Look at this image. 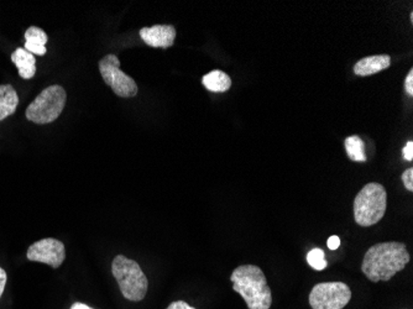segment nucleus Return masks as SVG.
<instances>
[{
	"instance_id": "obj_1",
	"label": "nucleus",
	"mask_w": 413,
	"mask_h": 309,
	"mask_svg": "<svg viewBox=\"0 0 413 309\" xmlns=\"http://www.w3.org/2000/svg\"><path fill=\"white\" fill-rule=\"evenodd\" d=\"M410 259L407 247L403 243H379L366 251L361 271L371 282H387L396 273L403 271Z\"/></svg>"
},
{
	"instance_id": "obj_2",
	"label": "nucleus",
	"mask_w": 413,
	"mask_h": 309,
	"mask_svg": "<svg viewBox=\"0 0 413 309\" xmlns=\"http://www.w3.org/2000/svg\"><path fill=\"white\" fill-rule=\"evenodd\" d=\"M233 289L240 294L249 309H270L273 294L263 270L255 265L236 267L231 276Z\"/></svg>"
},
{
	"instance_id": "obj_3",
	"label": "nucleus",
	"mask_w": 413,
	"mask_h": 309,
	"mask_svg": "<svg viewBox=\"0 0 413 309\" xmlns=\"http://www.w3.org/2000/svg\"><path fill=\"white\" fill-rule=\"evenodd\" d=\"M386 188L376 182L368 183L354 199L355 222L364 228L377 224L386 213Z\"/></svg>"
},
{
	"instance_id": "obj_4",
	"label": "nucleus",
	"mask_w": 413,
	"mask_h": 309,
	"mask_svg": "<svg viewBox=\"0 0 413 309\" xmlns=\"http://www.w3.org/2000/svg\"><path fill=\"white\" fill-rule=\"evenodd\" d=\"M112 272L124 299L131 302H140L145 299L149 281L138 262L118 255L112 264Z\"/></svg>"
},
{
	"instance_id": "obj_5",
	"label": "nucleus",
	"mask_w": 413,
	"mask_h": 309,
	"mask_svg": "<svg viewBox=\"0 0 413 309\" xmlns=\"http://www.w3.org/2000/svg\"><path fill=\"white\" fill-rule=\"evenodd\" d=\"M67 101V93L59 85H50L38 94L27 109V120L35 124H50L61 115Z\"/></svg>"
},
{
	"instance_id": "obj_6",
	"label": "nucleus",
	"mask_w": 413,
	"mask_h": 309,
	"mask_svg": "<svg viewBox=\"0 0 413 309\" xmlns=\"http://www.w3.org/2000/svg\"><path fill=\"white\" fill-rule=\"evenodd\" d=\"M99 71L108 87L120 98H133L138 94V85L130 76L120 70V61L115 55H107L99 61Z\"/></svg>"
},
{
	"instance_id": "obj_7",
	"label": "nucleus",
	"mask_w": 413,
	"mask_h": 309,
	"mask_svg": "<svg viewBox=\"0 0 413 309\" xmlns=\"http://www.w3.org/2000/svg\"><path fill=\"white\" fill-rule=\"evenodd\" d=\"M352 299V291L344 282L317 283L310 294L312 309H343Z\"/></svg>"
},
{
	"instance_id": "obj_8",
	"label": "nucleus",
	"mask_w": 413,
	"mask_h": 309,
	"mask_svg": "<svg viewBox=\"0 0 413 309\" xmlns=\"http://www.w3.org/2000/svg\"><path fill=\"white\" fill-rule=\"evenodd\" d=\"M30 261L46 264L52 268H59L66 259L65 245L62 241L52 238L38 240L27 249Z\"/></svg>"
},
{
	"instance_id": "obj_9",
	"label": "nucleus",
	"mask_w": 413,
	"mask_h": 309,
	"mask_svg": "<svg viewBox=\"0 0 413 309\" xmlns=\"http://www.w3.org/2000/svg\"><path fill=\"white\" fill-rule=\"evenodd\" d=\"M140 38L143 41L156 48H168L173 46L176 38V29L172 25H154L151 27H143L140 30Z\"/></svg>"
},
{
	"instance_id": "obj_10",
	"label": "nucleus",
	"mask_w": 413,
	"mask_h": 309,
	"mask_svg": "<svg viewBox=\"0 0 413 309\" xmlns=\"http://www.w3.org/2000/svg\"><path fill=\"white\" fill-rule=\"evenodd\" d=\"M390 66L391 57L389 55H375L358 61L354 64V73L360 77H368L387 70Z\"/></svg>"
},
{
	"instance_id": "obj_11",
	"label": "nucleus",
	"mask_w": 413,
	"mask_h": 309,
	"mask_svg": "<svg viewBox=\"0 0 413 309\" xmlns=\"http://www.w3.org/2000/svg\"><path fill=\"white\" fill-rule=\"evenodd\" d=\"M11 61L19 70V75L24 80H31L36 73V59L35 56L27 52L25 48H17L11 54Z\"/></svg>"
},
{
	"instance_id": "obj_12",
	"label": "nucleus",
	"mask_w": 413,
	"mask_h": 309,
	"mask_svg": "<svg viewBox=\"0 0 413 309\" xmlns=\"http://www.w3.org/2000/svg\"><path fill=\"white\" fill-rule=\"evenodd\" d=\"M25 50L30 54L43 56L46 54V43L49 41L48 34L43 29L38 27H31L25 32Z\"/></svg>"
},
{
	"instance_id": "obj_13",
	"label": "nucleus",
	"mask_w": 413,
	"mask_h": 309,
	"mask_svg": "<svg viewBox=\"0 0 413 309\" xmlns=\"http://www.w3.org/2000/svg\"><path fill=\"white\" fill-rule=\"evenodd\" d=\"M19 106V96L10 85H0V122L13 115Z\"/></svg>"
},
{
	"instance_id": "obj_14",
	"label": "nucleus",
	"mask_w": 413,
	"mask_h": 309,
	"mask_svg": "<svg viewBox=\"0 0 413 309\" xmlns=\"http://www.w3.org/2000/svg\"><path fill=\"white\" fill-rule=\"evenodd\" d=\"M202 83L210 92L213 93H224L229 91L231 87V77L223 71L215 70L203 76Z\"/></svg>"
},
{
	"instance_id": "obj_15",
	"label": "nucleus",
	"mask_w": 413,
	"mask_h": 309,
	"mask_svg": "<svg viewBox=\"0 0 413 309\" xmlns=\"http://www.w3.org/2000/svg\"><path fill=\"white\" fill-rule=\"evenodd\" d=\"M349 159L354 162H366L365 143L358 135H352L344 141Z\"/></svg>"
},
{
	"instance_id": "obj_16",
	"label": "nucleus",
	"mask_w": 413,
	"mask_h": 309,
	"mask_svg": "<svg viewBox=\"0 0 413 309\" xmlns=\"http://www.w3.org/2000/svg\"><path fill=\"white\" fill-rule=\"evenodd\" d=\"M307 262L316 271H323L328 266L326 255H324V251L322 249H313L310 251L307 255Z\"/></svg>"
},
{
	"instance_id": "obj_17",
	"label": "nucleus",
	"mask_w": 413,
	"mask_h": 309,
	"mask_svg": "<svg viewBox=\"0 0 413 309\" xmlns=\"http://www.w3.org/2000/svg\"><path fill=\"white\" fill-rule=\"evenodd\" d=\"M401 180L403 182V186L406 187V189L412 192L413 191V168H407L403 173Z\"/></svg>"
},
{
	"instance_id": "obj_18",
	"label": "nucleus",
	"mask_w": 413,
	"mask_h": 309,
	"mask_svg": "<svg viewBox=\"0 0 413 309\" xmlns=\"http://www.w3.org/2000/svg\"><path fill=\"white\" fill-rule=\"evenodd\" d=\"M405 89L408 96H413V70L411 69L408 72L407 77L405 80Z\"/></svg>"
},
{
	"instance_id": "obj_19",
	"label": "nucleus",
	"mask_w": 413,
	"mask_h": 309,
	"mask_svg": "<svg viewBox=\"0 0 413 309\" xmlns=\"http://www.w3.org/2000/svg\"><path fill=\"white\" fill-rule=\"evenodd\" d=\"M403 159L406 161L413 160V143L412 141H408L405 149H403Z\"/></svg>"
},
{
	"instance_id": "obj_20",
	"label": "nucleus",
	"mask_w": 413,
	"mask_h": 309,
	"mask_svg": "<svg viewBox=\"0 0 413 309\" xmlns=\"http://www.w3.org/2000/svg\"><path fill=\"white\" fill-rule=\"evenodd\" d=\"M166 309H196L194 307H191L189 304L186 303L184 301H176V302H172Z\"/></svg>"
},
{
	"instance_id": "obj_21",
	"label": "nucleus",
	"mask_w": 413,
	"mask_h": 309,
	"mask_svg": "<svg viewBox=\"0 0 413 309\" xmlns=\"http://www.w3.org/2000/svg\"><path fill=\"white\" fill-rule=\"evenodd\" d=\"M339 245H340V239H339L338 236H331L329 239H328V247L331 249V250H337L338 249Z\"/></svg>"
},
{
	"instance_id": "obj_22",
	"label": "nucleus",
	"mask_w": 413,
	"mask_h": 309,
	"mask_svg": "<svg viewBox=\"0 0 413 309\" xmlns=\"http://www.w3.org/2000/svg\"><path fill=\"white\" fill-rule=\"evenodd\" d=\"M6 272L0 267V297L3 296L6 285Z\"/></svg>"
},
{
	"instance_id": "obj_23",
	"label": "nucleus",
	"mask_w": 413,
	"mask_h": 309,
	"mask_svg": "<svg viewBox=\"0 0 413 309\" xmlns=\"http://www.w3.org/2000/svg\"><path fill=\"white\" fill-rule=\"evenodd\" d=\"M70 309H93L89 306H87V304L81 303V302H75V303L72 304L71 306Z\"/></svg>"
}]
</instances>
